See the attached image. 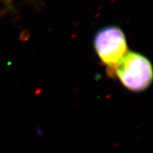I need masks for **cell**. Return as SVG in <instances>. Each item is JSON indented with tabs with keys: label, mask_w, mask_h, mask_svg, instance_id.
Instances as JSON below:
<instances>
[{
	"label": "cell",
	"mask_w": 153,
	"mask_h": 153,
	"mask_svg": "<svg viewBox=\"0 0 153 153\" xmlns=\"http://www.w3.org/2000/svg\"><path fill=\"white\" fill-rule=\"evenodd\" d=\"M113 73L126 89L132 91H144L152 82V64L138 53H126L115 67Z\"/></svg>",
	"instance_id": "1"
},
{
	"label": "cell",
	"mask_w": 153,
	"mask_h": 153,
	"mask_svg": "<svg viewBox=\"0 0 153 153\" xmlns=\"http://www.w3.org/2000/svg\"><path fill=\"white\" fill-rule=\"evenodd\" d=\"M94 47L109 74L113 73L115 67L128 53L125 34L115 26H106L97 31L94 38Z\"/></svg>",
	"instance_id": "2"
}]
</instances>
